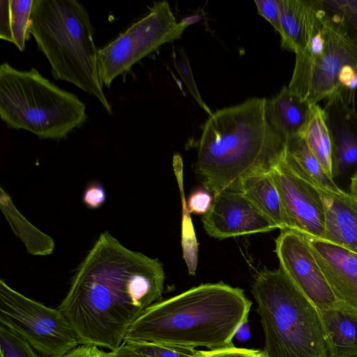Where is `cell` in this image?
<instances>
[{"label":"cell","mask_w":357,"mask_h":357,"mask_svg":"<svg viewBox=\"0 0 357 357\" xmlns=\"http://www.w3.org/2000/svg\"><path fill=\"white\" fill-rule=\"evenodd\" d=\"M34 0L0 1V38L14 43L21 52L30 38V17Z\"/></svg>","instance_id":"obj_22"},{"label":"cell","mask_w":357,"mask_h":357,"mask_svg":"<svg viewBox=\"0 0 357 357\" xmlns=\"http://www.w3.org/2000/svg\"><path fill=\"white\" fill-rule=\"evenodd\" d=\"M252 294L264 333V357H330L319 310L281 268L261 271Z\"/></svg>","instance_id":"obj_5"},{"label":"cell","mask_w":357,"mask_h":357,"mask_svg":"<svg viewBox=\"0 0 357 357\" xmlns=\"http://www.w3.org/2000/svg\"><path fill=\"white\" fill-rule=\"evenodd\" d=\"M119 349L149 357H202V351L167 343L123 341Z\"/></svg>","instance_id":"obj_25"},{"label":"cell","mask_w":357,"mask_h":357,"mask_svg":"<svg viewBox=\"0 0 357 357\" xmlns=\"http://www.w3.org/2000/svg\"><path fill=\"white\" fill-rule=\"evenodd\" d=\"M165 272L157 259L102 232L77 267L58 309L80 341L116 351L137 318L162 298Z\"/></svg>","instance_id":"obj_1"},{"label":"cell","mask_w":357,"mask_h":357,"mask_svg":"<svg viewBox=\"0 0 357 357\" xmlns=\"http://www.w3.org/2000/svg\"><path fill=\"white\" fill-rule=\"evenodd\" d=\"M304 236L337 303L357 310V254L324 240Z\"/></svg>","instance_id":"obj_14"},{"label":"cell","mask_w":357,"mask_h":357,"mask_svg":"<svg viewBox=\"0 0 357 357\" xmlns=\"http://www.w3.org/2000/svg\"><path fill=\"white\" fill-rule=\"evenodd\" d=\"M266 102L248 98L217 110L205 122L195 171L214 195L241 192L246 178L270 174L282 161L286 142L270 126Z\"/></svg>","instance_id":"obj_2"},{"label":"cell","mask_w":357,"mask_h":357,"mask_svg":"<svg viewBox=\"0 0 357 357\" xmlns=\"http://www.w3.org/2000/svg\"><path fill=\"white\" fill-rule=\"evenodd\" d=\"M0 206L13 232L31 255H47L54 248L53 239L32 225L14 206L10 197L0 188Z\"/></svg>","instance_id":"obj_23"},{"label":"cell","mask_w":357,"mask_h":357,"mask_svg":"<svg viewBox=\"0 0 357 357\" xmlns=\"http://www.w3.org/2000/svg\"><path fill=\"white\" fill-rule=\"evenodd\" d=\"M0 324L20 335L42 357H61L80 344L75 331L58 308L25 296L2 279Z\"/></svg>","instance_id":"obj_8"},{"label":"cell","mask_w":357,"mask_h":357,"mask_svg":"<svg viewBox=\"0 0 357 357\" xmlns=\"http://www.w3.org/2000/svg\"><path fill=\"white\" fill-rule=\"evenodd\" d=\"M258 13L272 24L280 35L282 32L280 15L276 0H255Z\"/></svg>","instance_id":"obj_28"},{"label":"cell","mask_w":357,"mask_h":357,"mask_svg":"<svg viewBox=\"0 0 357 357\" xmlns=\"http://www.w3.org/2000/svg\"><path fill=\"white\" fill-rule=\"evenodd\" d=\"M174 66L176 69L178 71V73L181 76V79L184 82L185 84L188 87L189 91L197 102L199 105L209 114V116L213 114V112L210 109V108L207 106V105L202 100L200 93L198 91V89L196 86V83L195 82L191 70V68L189 63V61L188 56H186L185 52L183 50L181 51V59L178 60L174 59Z\"/></svg>","instance_id":"obj_27"},{"label":"cell","mask_w":357,"mask_h":357,"mask_svg":"<svg viewBox=\"0 0 357 357\" xmlns=\"http://www.w3.org/2000/svg\"><path fill=\"white\" fill-rule=\"evenodd\" d=\"M295 54L294 69L287 86L311 105L337 91L344 66L357 67L356 52L318 17L310 43Z\"/></svg>","instance_id":"obj_9"},{"label":"cell","mask_w":357,"mask_h":357,"mask_svg":"<svg viewBox=\"0 0 357 357\" xmlns=\"http://www.w3.org/2000/svg\"><path fill=\"white\" fill-rule=\"evenodd\" d=\"M202 222L209 236L220 239L264 233L278 228L242 192L233 191H222L214 195Z\"/></svg>","instance_id":"obj_12"},{"label":"cell","mask_w":357,"mask_h":357,"mask_svg":"<svg viewBox=\"0 0 357 357\" xmlns=\"http://www.w3.org/2000/svg\"><path fill=\"white\" fill-rule=\"evenodd\" d=\"M317 15L357 54V0H315Z\"/></svg>","instance_id":"obj_21"},{"label":"cell","mask_w":357,"mask_h":357,"mask_svg":"<svg viewBox=\"0 0 357 357\" xmlns=\"http://www.w3.org/2000/svg\"><path fill=\"white\" fill-rule=\"evenodd\" d=\"M188 24L176 22L168 1L155 2L147 14L98 50L102 84L109 88L116 77L128 73L142 59L162 45L179 39Z\"/></svg>","instance_id":"obj_7"},{"label":"cell","mask_w":357,"mask_h":357,"mask_svg":"<svg viewBox=\"0 0 357 357\" xmlns=\"http://www.w3.org/2000/svg\"><path fill=\"white\" fill-rule=\"evenodd\" d=\"M330 357H357V310L341 305L319 310Z\"/></svg>","instance_id":"obj_18"},{"label":"cell","mask_w":357,"mask_h":357,"mask_svg":"<svg viewBox=\"0 0 357 357\" xmlns=\"http://www.w3.org/2000/svg\"><path fill=\"white\" fill-rule=\"evenodd\" d=\"M323 111L331 141L333 180L337 186L350 183L357 174V112L337 92L326 99Z\"/></svg>","instance_id":"obj_13"},{"label":"cell","mask_w":357,"mask_h":357,"mask_svg":"<svg viewBox=\"0 0 357 357\" xmlns=\"http://www.w3.org/2000/svg\"><path fill=\"white\" fill-rule=\"evenodd\" d=\"M0 116L12 129L41 139H61L82 126L86 106L74 93L58 87L36 68L0 66Z\"/></svg>","instance_id":"obj_6"},{"label":"cell","mask_w":357,"mask_h":357,"mask_svg":"<svg viewBox=\"0 0 357 357\" xmlns=\"http://www.w3.org/2000/svg\"><path fill=\"white\" fill-rule=\"evenodd\" d=\"M312 105L284 86L275 96L266 99V119L273 130L286 142L302 134Z\"/></svg>","instance_id":"obj_17"},{"label":"cell","mask_w":357,"mask_h":357,"mask_svg":"<svg viewBox=\"0 0 357 357\" xmlns=\"http://www.w3.org/2000/svg\"><path fill=\"white\" fill-rule=\"evenodd\" d=\"M212 202L208 192L199 190L190 195L187 207L189 213L204 215L210 209Z\"/></svg>","instance_id":"obj_30"},{"label":"cell","mask_w":357,"mask_h":357,"mask_svg":"<svg viewBox=\"0 0 357 357\" xmlns=\"http://www.w3.org/2000/svg\"><path fill=\"white\" fill-rule=\"evenodd\" d=\"M241 192L278 228L287 229L280 197L271 173L246 178L242 182Z\"/></svg>","instance_id":"obj_20"},{"label":"cell","mask_w":357,"mask_h":357,"mask_svg":"<svg viewBox=\"0 0 357 357\" xmlns=\"http://www.w3.org/2000/svg\"><path fill=\"white\" fill-rule=\"evenodd\" d=\"M275 252L280 268L319 310L338 305L304 234L291 229L281 230Z\"/></svg>","instance_id":"obj_10"},{"label":"cell","mask_w":357,"mask_h":357,"mask_svg":"<svg viewBox=\"0 0 357 357\" xmlns=\"http://www.w3.org/2000/svg\"><path fill=\"white\" fill-rule=\"evenodd\" d=\"M234 337L241 342H246L250 338V328L248 320L243 321L237 328Z\"/></svg>","instance_id":"obj_33"},{"label":"cell","mask_w":357,"mask_h":357,"mask_svg":"<svg viewBox=\"0 0 357 357\" xmlns=\"http://www.w3.org/2000/svg\"><path fill=\"white\" fill-rule=\"evenodd\" d=\"M30 32L47 59L54 78L73 84L112 114L98 67L93 28L85 7L76 0H34Z\"/></svg>","instance_id":"obj_4"},{"label":"cell","mask_w":357,"mask_h":357,"mask_svg":"<svg viewBox=\"0 0 357 357\" xmlns=\"http://www.w3.org/2000/svg\"><path fill=\"white\" fill-rule=\"evenodd\" d=\"M318 190L324 207L322 239L357 254V199L344 190Z\"/></svg>","instance_id":"obj_15"},{"label":"cell","mask_w":357,"mask_h":357,"mask_svg":"<svg viewBox=\"0 0 357 357\" xmlns=\"http://www.w3.org/2000/svg\"><path fill=\"white\" fill-rule=\"evenodd\" d=\"M271 174L280 197L287 229L322 239L325 213L317 188L295 174L283 160Z\"/></svg>","instance_id":"obj_11"},{"label":"cell","mask_w":357,"mask_h":357,"mask_svg":"<svg viewBox=\"0 0 357 357\" xmlns=\"http://www.w3.org/2000/svg\"><path fill=\"white\" fill-rule=\"evenodd\" d=\"M282 49L296 53L310 43L317 22L315 0H276Z\"/></svg>","instance_id":"obj_16"},{"label":"cell","mask_w":357,"mask_h":357,"mask_svg":"<svg viewBox=\"0 0 357 357\" xmlns=\"http://www.w3.org/2000/svg\"><path fill=\"white\" fill-rule=\"evenodd\" d=\"M0 357H42L20 335L0 324Z\"/></svg>","instance_id":"obj_26"},{"label":"cell","mask_w":357,"mask_h":357,"mask_svg":"<svg viewBox=\"0 0 357 357\" xmlns=\"http://www.w3.org/2000/svg\"><path fill=\"white\" fill-rule=\"evenodd\" d=\"M301 135L324 172L333 178L332 146L323 109L312 105L308 122Z\"/></svg>","instance_id":"obj_24"},{"label":"cell","mask_w":357,"mask_h":357,"mask_svg":"<svg viewBox=\"0 0 357 357\" xmlns=\"http://www.w3.org/2000/svg\"><path fill=\"white\" fill-rule=\"evenodd\" d=\"M283 162L295 174L316 188L335 192L341 190L324 172L301 135L286 140Z\"/></svg>","instance_id":"obj_19"},{"label":"cell","mask_w":357,"mask_h":357,"mask_svg":"<svg viewBox=\"0 0 357 357\" xmlns=\"http://www.w3.org/2000/svg\"><path fill=\"white\" fill-rule=\"evenodd\" d=\"M251 305L238 287L222 282L202 284L148 307L130 326L123 341L209 350L230 347L238 326L248 320Z\"/></svg>","instance_id":"obj_3"},{"label":"cell","mask_w":357,"mask_h":357,"mask_svg":"<svg viewBox=\"0 0 357 357\" xmlns=\"http://www.w3.org/2000/svg\"><path fill=\"white\" fill-rule=\"evenodd\" d=\"M106 200L105 191L102 185L97 181H92L86 186L82 195L83 203L89 208L100 207Z\"/></svg>","instance_id":"obj_29"},{"label":"cell","mask_w":357,"mask_h":357,"mask_svg":"<svg viewBox=\"0 0 357 357\" xmlns=\"http://www.w3.org/2000/svg\"><path fill=\"white\" fill-rule=\"evenodd\" d=\"M116 351H105L99 347L91 344H79L61 357H115Z\"/></svg>","instance_id":"obj_32"},{"label":"cell","mask_w":357,"mask_h":357,"mask_svg":"<svg viewBox=\"0 0 357 357\" xmlns=\"http://www.w3.org/2000/svg\"><path fill=\"white\" fill-rule=\"evenodd\" d=\"M259 352V350L232 346L220 349L202 351V357H255Z\"/></svg>","instance_id":"obj_31"},{"label":"cell","mask_w":357,"mask_h":357,"mask_svg":"<svg viewBox=\"0 0 357 357\" xmlns=\"http://www.w3.org/2000/svg\"><path fill=\"white\" fill-rule=\"evenodd\" d=\"M115 357H149V356L119 349L116 351Z\"/></svg>","instance_id":"obj_34"},{"label":"cell","mask_w":357,"mask_h":357,"mask_svg":"<svg viewBox=\"0 0 357 357\" xmlns=\"http://www.w3.org/2000/svg\"><path fill=\"white\" fill-rule=\"evenodd\" d=\"M255 357H264V356L262 354V351H260V352Z\"/></svg>","instance_id":"obj_36"},{"label":"cell","mask_w":357,"mask_h":357,"mask_svg":"<svg viewBox=\"0 0 357 357\" xmlns=\"http://www.w3.org/2000/svg\"><path fill=\"white\" fill-rule=\"evenodd\" d=\"M349 190V193L357 199V174L350 180Z\"/></svg>","instance_id":"obj_35"}]
</instances>
